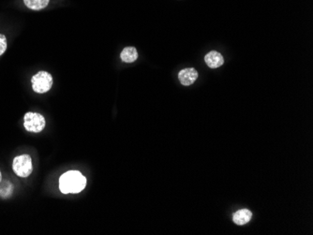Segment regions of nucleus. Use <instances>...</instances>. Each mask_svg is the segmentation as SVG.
<instances>
[{
    "label": "nucleus",
    "instance_id": "1",
    "mask_svg": "<svg viewBox=\"0 0 313 235\" xmlns=\"http://www.w3.org/2000/svg\"><path fill=\"white\" fill-rule=\"evenodd\" d=\"M87 178L78 171H69L59 178V189L63 194H77L85 189Z\"/></svg>",
    "mask_w": 313,
    "mask_h": 235
},
{
    "label": "nucleus",
    "instance_id": "2",
    "mask_svg": "<svg viewBox=\"0 0 313 235\" xmlns=\"http://www.w3.org/2000/svg\"><path fill=\"white\" fill-rule=\"evenodd\" d=\"M32 88L38 94L48 92L52 87V75L47 71H39L31 80Z\"/></svg>",
    "mask_w": 313,
    "mask_h": 235
},
{
    "label": "nucleus",
    "instance_id": "3",
    "mask_svg": "<svg viewBox=\"0 0 313 235\" xmlns=\"http://www.w3.org/2000/svg\"><path fill=\"white\" fill-rule=\"evenodd\" d=\"M12 170L19 177H28L33 171L31 157L28 155H21L15 157L12 162Z\"/></svg>",
    "mask_w": 313,
    "mask_h": 235
},
{
    "label": "nucleus",
    "instance_id": "4",
    "mask_svg": "<svg viewBox=\"0 0 313 235\" xmlns=\"http://www.w3.org/2000/svg\"><path fill=\"white\" fill-rule=\"evenodd\" d=\"M46 126V121L44 115L41 113L28 112L24 116V127L29 132L39 133L44 131Z\"/></svg>",
    "mask_w": 313,
    "mask_h": 235
},
{
    "label": "nucleus",
    "instance_id": "5",
    "mask_svg": "<svg viewBox=\"0 0 313 235\" xmlns=\"http://www.w3.org/2000/svg\"><path fill=\"white\" fill-rule=\"evenodd\" d=\"M178 78L183 86H191L198 78V72L192 68L184 69L179 72Z\"/></svg>",
    "mask_w": 313,
    "mask_h": 235
},
{
    "label": "nucleus",
    "instance_id": "6",
    "mask_svg": "<svg viewBox=\"0 0 313 235\" xmlns=\"http://www.w3.org/2000/svg\"><path fill=\"white\" fill-rule=\"evenodd\" d=\"M205 60H206V63L208 64L209 68H211V69H217L218 67H220L224 62L222 55L216 51L209 52L206 55Z\"/></svg>",
    "mask_w": 313,
    "mask_h": 235
},
{
    "label": "nucleus",
    "instance_id": "7",
    "mask_svg": "<svg viewBox=\"0 0 313 235\" xmlns=\"http://www.w3.org/2000/svg\"><path fill=\"white\" fill-rule=\"evenodd\" d=\"M252 217H253V214H252V212L250 210H239V211H237L236 213L234 214L233 220H234V222L236 225L242 226V225L247 224L248 222H250L251 219H252Z\"/></svg>",
    "mask_w": 313,
    "mask_h": 235
},
{
    "label": "nucleus",
    "instance_id": "8",
    "mask_svg": "<svg viewBox=\"0 0 313 235\" xmlns=\"http://www.w3.org/2000/svg\"><path fill=\"white\" fill-rule=\"evenodd\" d=\"M120 57L125 63H132L138 58V52L134 47H127L122 51Z\"/></svg>",
    "mask_w": 313,
    "mask_h": 235
},
{
    "label": "nucleus",
    "instance_id": "9",
    "mask_svg": "<svg viewBox=\"0 0 313 235\" xmlns=\"http://www.w3.org/2000/svg\"><path fill=\"white\" fill-rule=\"evenodd\" d=\"M50 0H24V3L28 9L40 10L48 6Z\"/></svg>",
    "mask_w": 313,
    "mask_h": 235
},
{
    "label": "nucleus",
    "instance_id": "10",
    "mask_svg": "<svg viewBox=\"0 0 313 235\" xmlns=\"http://www.w3.org/2000/svg\"><path fill=\"white\" fill-rule=\"evenodd\" d=\"M7 47H8V44H7V39L6 37L2 34H0V56L6 52L7 50Z\"/></svg>",
    "mask_w": 313,
    "mask_h": 235
},
{
    "label": "nucleus",
    "instance_id": "11",
    "mask_svg": "<svg viewBox=\"0 0 313 235\" xmlns=\"http://www.w3.org/2000/svg\"><path fill=\"white\" fill-rule=\"evenodd\" d=\"M1 181H2V174H1V172H0V183H1Z\"/></svg>",
    "mask_w": 313,
    "mask_h": 235
}]
</instances>
